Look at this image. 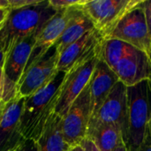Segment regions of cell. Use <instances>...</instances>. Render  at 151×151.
<instances>
[{"mask_svg":"<svg viewBox=\"0 0 151 151\" xmlns=\"http://www.w3.org/2000/svg\"><path fill=\"white\" fill-rule=\"evenodd\" d=\"M65 76L64 73H58L45 87L25 98L19 125L25 140L36 142L44 132L55 113Z\"/></svg>","mask_w":151,"mask_h":151,"instance_id":"6da1fadb","label":"cell"},{"mask_svg":"<svg viewBox=\"0 0 151 151\" xmlns=\"http://www.w3.org/2000/svg\"><path fill=\"white\" fill-rule=\"evenodd\" d=\"M57 12L49 0H39L33 5L10 10L0 27V46L5 56L18 42L37 33Z\"/></svg>","mask_w":151,"mask_h":151,"instance_id":"7a4b0ae2","label":"cell"},{"mask_svg":"<svg viewBox=\"0 0 151 151\" xmlns=\"http://www.w3.org/2000/svg\"><path fill=\"white\" fill-rule=\"evenodd\" d=\"M151 93L148 81L127 88V151H140L150 121Z\"/></svg>","mask_w":151,"mask_h":151,"instance_id":"3957f363","label":"cell"},{"mask_svg":"<svg viewBox=\"0 0 151 151\" xmlns=\"http://www.w3.org/2000/svg\"><path fill=\"white\" fill-rule=\"evenodd\" d=\"M38 32L18 42L5 56L3 66V104L14 98L17 94L19 83L27 68Z\"/></svg>","mask_w":151,"mask_h":151,"instance_id":"277c9868","label":"cell"},{"mask_svg":"<svg viewBox=\"0 0 151 151\" xmlns=\"http://www.w3.org/2000/svg\"><path fill=\"white\" fill-rule=\"evenodd\" d=\"M141 2L142 0H84L81 8L95 28L105 38L124 15Z\"/></svg>","mask_w":151,"mask_h":151,"instance_id":"5b68a950","label":"cell"},{"mask_svg":"<svg viewBox=\"0 0 151 151\" xmlns=\"http://www.w3.org/2000/svg\"><path fill=\"white\" fill-rule=\"evenodd\" d=\"M101 44L102 42L90 58L74 65L65 73L62 83L61 94L55 110V113L61 119L64 118L72 104L89 83L96 65L100 59Z\"/></svg>","mask_w":151,"mask_h":151,"instance_id":"8992f818","label":"cell"},{"mask_svg":"<svg viewBox=\"0 0 151 151\" xmlns=\"http://www.w3.org/2000/svg\"><path fill=\"white\" fill-rule=\"evenodd\" d=\"M142 2L128 11L104 39H117L150 56L151 38Z\"/></svg>","mask_w":151,"mask_h":151,"instance_id":"52a82bcc","label":"cell"},{"mask_svg":"<svg viewBox=\"0 0 151 151\" xmlns=\"http://www.w3.org/2000/svg\"><path fill=\"white\" fill-rule=\"evenodd\" d=\"M101 125H115L122 133L124 144L127 138V87L118 81L108 97L89 120L88 132ZM87 132V133H88Z\"/></svg>","mask_w":151,"mask_h":151,"instance_id":"ba28073f","label":"cell"},{"mask_svg":"<svg viewBox=\"0 0 151 151\" xmlns=\"http://www.w3.org/2000/svg\"><path fill=\"white\" fill-rule=\"evenodd\" d=\"M90 119L89 83L74 100L62 119V133L65 142L75 146L86 138Z\"/></svg>","mask_w":151,"mask_h":151,"instance_id":"9c48e42d","label":"cell"},{"mask_svg":"<svg viewBox=\"0 0 151 151\" xmlns=\"http://www.w3.org/2000/svg\"><path fill=\"white\" fill-rule=\"evenodd\" d=\"M58 54L52 47L44 57L27 67L19 83L16 96L27 98L45 87L58 73Z\"/></svg>","mask_w":151,"mask_h":151,"instance_id":"30bf717a","label":"cell"},{"mask_svg":"<svg viewBox=\"0 0 151 151\" xmlns=\"http://www.w3.org/2000/svg\"><path fill=\"white\" fill-rule=\"evenodd\" d=\"M24 102L16 96L0 106V151H12L26 141L19 128Z\"/></svg>","mask_w":151,"mask_h":151,"instance_id":"8fae6325","label":"cell"},{"mask_svg":"<svg viewBox=\"0 0 151 151\" xmlns=\"http://www.w3.org/2000/svg\"><path fill=\"white\" fill-rule=\"evenodd\" d=\"M79 5L58 12L43 25L36 35V41L28 59L27 67L41 59L50 51L55 42L62 35Z\"/></svg>","mask_w":151,"mask_h":151,"instance_id":"7c38bea8","label":"cell"},{"mask_svg":"<svg viewBox=\"0 0 151 151\" xmlns=\"http://www.w3.org/2000/svg\"><path fill=\"white\" fill-rule=\"evenodd\" d=\"M104 40V35L96 28L88 31L79 40L67 46L59 55L57 64L58 73H68L74 65L87 60Z\"/></svg>","mask_w":151,"mask_h":151,"instance_id":"4fadbf2b","label":"cell"},{"mask_svg":"<svg viewBox=\"0 0 151 151\" xmlns=\"http://www.w3.org/2000/svg\"><path fill=\"white\" fill-rule=\"evenodd\" d=\"M119 81L132 87L151 79L150 57L133 47L112 70Z\"/></svg>","mask_w":151,"mask_h":151,"instance_id":"5bb4252c","label":"cell"},{"mask_svg":"<svg viewBox=\"0 0 151 151\" xmlns=\"http://www.w3.org/2000/svg\"><path fill=\"white\" fill-rule=\"evenodd\" d=\"M118 81L114 72L100 58L89 81L90 119L97 113Z\"/></svg>","mask_w":151,"mask_h":151,"instance_id":"9a60e30c","label":"cell"},{"mask_svg":"<svg viewBox=\"0 0 151 151\" xmlns=\"http://www.w3.org/2000/svg\"><path fill=\"white\" fill-rule=\"evenodd\" d=\"M81 4L78 6L74 15L69 21L62 35L58 38V40L55 42L53 46L54 50L58 55L67 46L79 40L88 31L95 28L92 21L81 10Z\"/></svg>","mask_w":151,"mask_h":151,"instance_id":"2e32d148","label":"cell"},{"mask_svg":"<svg viewBox=\"0 0 151 151\" xmlns=\"http://www.w3.org/2000/svg\"><path fill=\"white\" fill-rule=\"evenodd\" d=\"M37 151H68L62 133V119L56 113L50 118L41 137L35 142Z\"/></svg>","mask_w":151,"mask_h":151,"instance_id":"e0dca14e","label":"cell"},{"mask_svg":"<svg viewBox=\"0 0 151 151\" xmlns=\"http://www.w3.org/2000/svg\"><path fill=\"white\" fill-rule=\"evenodd\" d=\"M100 151H116L123 143L121 130L115 125H101L87 133Z\"/></svg>","mask_w":151,"mask_h":151,"instance_id":"ac0fdd59","label":"cell"},{"mask_svg":"<svg viewBox=\"0 0 151 151\" xmlns=\"http://www.w3.org/2000/svg\"><path fill=\"white\" fill-rule=\"evenodd\" d=\"M132 48V45L117 39H104L101 44L100 58L113 70Z\"/></svg>","mask_w":151,"mask_h":151,"instance_id":"d6986e66","label":"cell"},{"mask_svg":"<svg viewBox=\"0 0 151 151\" xmlns=\"http://www.w3.org/2000/svg\"><path fill=\"white\" fill-rule=\"evenodd\" d=\"M82 2L83 0H49L50 4L57 12L65 10L75 5H79Z\"/></svg>","mask_w":151,"mask_h":151,"instance_id":"ffe728a7","label":"cell"},{"mask_svg":"<svg viewBox=\"0 0 151 151\" xmlns=\"http://www.w3.org/2000/svg\"><path fill=\"white\" fill-rule=\"evenodd\" d=\"M142 5L144 14H145L148 31L151 38V0H142Z\"/></svg>","mask_w":151,"mask_h":151,"instance_id":"44dd1931","label":"cell"},{"mask_svg":"<svg viewBox=\"0 0 151 151\" xmlns=\"http://www.w3.org/2000/svg\"><path fill=\"white\" fill-rule=\"evenodd\" d=\"M12 151H37L36 143L35 141L26 140L22 144H20L19 147L15 148Z\"/></svg>","mask_w":151,"mask_h":151,"instance_id":"7402d4cb","label":"cell"},{"mask_svg":"<svg viewBox=\"0 0 151 151\" xmlns=\"http://www.w3.org/2000/svg\"><path fill=\"white\" fill-rule=\"evenodd\" d=\"M140 151H151V128L149 124L145 132V136Z\"/></svg>","mask_w":151,"mask_h":151,"instance_id":"603a6c76","label":"cell"},{"mask_svg":"<svg viewBox=\"0 0 151 151\" xmlns=\"http://www.w3.org/2000/svg\"><path fill=\"white\" fill-rule=\"evenodd\" d=\"M80 145L84 149L85 151H100L98 150V148L96 146V144L90 139L87 137L81 142Z\"/></svg>","mask_w":151,"mask_h":151,"instance_id":"cb8c5ba5","label":"cell"},{"mask_svg":"<svg viewBox=\"0 0 151 151\" xmlns=\"http://www.w3.org/2000/svg\"><path fill=\"white\" fill-rule=\"evenodd\" d=\"M10 10L9 9H3V8H0V27L3 25V23L4 22L8 13H9Z\"/></svg>","mask_w":151,"mask_h":151,"instance_id":"d4e9b609","label":"cell"},{"mask_svg":"<svg viewBox=\"0 0 151 151\" xmlns=\"http://www.w3.org/2000/svg\"><path fill=\"white\" fill-rule=\"evenodd\" d=\"M4 60H5V54L4 52L2 47L0 46V67H3L4 66Z\"/></svg>","mask_w":151,"mask_h":151,"instance_id":"484cf974","label":"cell"},{"mask_svg":"<svg viewBox=\"0 0 151 151\" xmlns=\"http://www.w3.org/2000/svg\"><path fill=\"white\" fill-rule=\"evenodd\" d=\"M68 151H85V150H84V149H83L80 144H78V145H75V146H72V147H70V149H69V150Z\"/></svg>","mask_w":151,"mask_h":151,"instance_id":"4316f807","label":"cell"},{"mask_svg":"<svg viewBox=\"0 0 151 151\" xmlns=\"http://www.w3.org/2000/svg\"><path fill=\"white\" fill-rule=\"evenodd\" d=\"M2 86H3V67H0V97L2 99Z\"/></svg>","mask_w":151,"mask_h":151,"instance_id":"83f0119b","label":"cell"},{"mask_svg":"<svg viewBox=\"0 0 151 151\" xmlns=\"http://www.w3.org/2000/svg\"><path fill=\"white\" fill-rule=\"evenodd\" d=\"M116 151H127V148H126V145L124 144V142L120 144V146L117 149V150Z\"/></svg>","mask_w":151,"mask_h":151,"instance_id":"f1b7e54d","label":"cell"},{"mask_svg":"<svg viewBox=\"0 0 151 151\" xmlns=\"http://www.w3.org/2000/svg\"><path fill=\"white\" fill-rule=\"evenodd\" d=\"M148 82H149V88H150V93H151V79H150V80L148 81ZM150 120H151V111H150Z\"/></svg>","mask_w":151,"mask_h":151,"instance_id":"f546056e","label":"cell"},{"mask_svg":"<svg viewBox=\"0 0 151 151\" xmlns=\"http://www.w3.org/2000/svg\"><path fill=\"white\" fill-rule=\"evenodd\" d=\"M149 125H150V128H151V120L149 121Z\"/></svg>","mask_w":151,"mask_h":151,"instance_id":"4dcf8cb0","label":"cell"},{"mask_svg":"<svg viewBox=\"0 0 151 151\" xmlns=\"http://www.w3.org/2000/svg\"><path fill=\"white\" fill-rule=\"evenodd\" d=\"M1 104H2V99H1V97H0V106H1Z\"/></svg>","mask_w":151,"mask_h":151,"instance_id":"1f68e13d","label":"cell"},{"mask_svg":"<svg viewBox=\"0 0 151 151\" xmlns=\"http://www.w3.org/2000/svg\"><path fill=\"white\" fill-rule=\"evenodd\" d=\"M150 59H151V53H150Z\"/></svg>","mask_w":151,"mask_h":151,"instance_id":"d6a6232c","label":"cell"}]
</instances>
